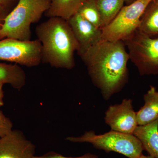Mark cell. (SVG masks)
Here are the masks:
<instances>
[{
    "label": "cell",
    "instance_id": "1",
    "mask_svg": "<svg viewBox=\"0 0 158 158\" xmlns=\"http://www.w3.org/2000/svg\"><path fill=\"white\" fill-rule=\"evenodd\" d=\"M80 56L92 83L106 100L120 92L127 83L130 58L122 40H102Z\"/></svg>",
    "mask_w": 158,
    "mask_h": 158
},
{
    "label": "cell",
    "instance_id": "2",
    "mask_svg": "<svg viewBox=\"0 0 158 158\" xmlns=\"http://www.w3.org/2000/svg\"><path fill=\"white\" fill-rule=\"evenodd\" d=\"M36 33L41 44L42 62L56 68L74 67V53L79 45L67 20L49 18L37 26Z\"/></svg>",
    "mask_w": 158,
    "mask_h": 158
},
{
    "label": "cell",
    "instance_id": "3",
    "mask_svg": "<svg viewBox=\"0 0 158 158\" xmlns=\"http://www.w3.org/2000/svg\"><path fill=\"white\" fill-rule=\"evenodd\" d=\"M50 5L49 0H19L5 18L0 30V40H30L31 25L39 21Z\"/></svg>",
    "mask_w": 158,
    "mask_h": 158
},
{
    "label": "cell",
    "instance_id": "4",
    "mask_svg": "<svg viewBox=\"0 0 158 158\" xmlns=\"http://www.w3.org/2000/svg\"><path fill=\"white\" fill-rule=\"evenodd\" d=\"M65 139L73 143H90L97 149L118 153L128 158H138L143 155L144 150L141 141L133 134L113 130L102 135L90 131L81 136L68 137Z\"/></svg>",
    "mask_w": 158,
    "mask_h": 158
},
{
    "label": "cell",
    "instance_id": "5",
    "mask_svg": "<svg viewBox=\"0 0 158 158\" xmlns=\"http://www.w3.org/2000/svg\"><path fill=\"white\" fill-rule=\"evenodd\" d=\"M123 41L141 75L158 74V37H150L138 29Z\"/></svg>",
    "mask_w": 158,
    "mask_h": 158
},
{
    "label": "cell",
    "instance_id": "6",
    "mask_svg": "<svg viewBox=\"0 0 158 158\" xmlns=\"http://www.w3.org/2000/svg\"><path fill=\"white\" fill-rule=\"evenodd\" d=\"M152 0H137L123 6L115 18L101 29L102 40L124 41L139 27L145 9Z\"/></svg>",
    "mask_w": 158,
    "mask_h": 158
},
{
    "label": "cell",
    "instance_id": "7",
    "mask_svg": "<svg viewBox=\"0 0 158 158\" xmlns=\"http://www.w3.org/2000/svg\"><path fill=\"white\" fill-rule=\"evenodd\" d=\"M0 60L28 67L37 66L42 62L41 43L38 40H0Z\"/></svg>",
    "mask_w": 158,
    "mask_h": 158
},
{
    "label": "cell",
    "instance_id": "8",
    "mask_svg": "<svg viewBox=\"0 0 158 158\" xmlns=\"http://www.w3.org/2000/svg\"><path fill=\"white\" fill-rule=\"evenodd\" d=\"M104 119L111 130L125 134H133L138 126L137 113L131 99H124L119 104L111 105L105 112Z\"/></svg>",
    "mask_w": 158,
    "mask_h": 158
},
{
    "label": "cell",
    "instance_id": "9",
    "mask_svg": "<svg viewBox=\"0 0 158 158\" xmlns=\"http://www.w3.org/2000/svg\"><path fill=\"white\" fill-rule=\"evenodd\" d=\"M35 145L19 130L0 138V158H34Z\"/></svg>",
    "mask_w": 158,
    "mask_h": 158
},
{
    "label": "cell",
    "instance_id": "10",
    "mask_svg": "<svg viewBox=\"0 0 158 158\" xmlns=\"http://www.w3.org/2000/svg\"><path fill=\"white\" fill-rule=\"evenodd\" d=\"M67 21L78 44L77 52L79 56L102 40L101 29L86 20L77 12Z\"/></svg>",
    "mask_w": 158,
    "mask_h": 158
},
{
    "label": "cell",
    "instance_id": "11",
    "mask_svg": "<svg viewBox=\"0 0 158 158\" xmlns=\"http://www.w3.org/2000/svg\"><path fill=\"white\" fill-rule=\"evenodd\" d=\"M141 141L149 156L158 158V119L148 124L138 126L133 133Z\"/></svg>",
    "mask_w": 158,
    "mask_h": 158
},
{
    "label": "cell",
    "instance_id": "12",
    "mask_svg": "<svg viewBox=\"0 0 158 158\" xmlns=\"http://www.w3.org/2000/svg\"><path fill=\"white\" fill-rule=\"evenodd\" d=\"M144 104L137 113L138 126L144 125L158 119V91L151 86L143 96Z\"/></svg>",
    "mask_w": 158,
    "mask_h": 158
},
{
    "label": "cell",
    "instance_id": "13",
    "mask_svg": "<svg viewBox=\"0 0 158 158\" xmlns=\"http://www.w3.org/2000/svg\"><path fill=\"white\" fill-rule=\"evenodd\" d=\"M49 8L44 14L47 17H59L68 21L85 0H49Z\"/></svg>",
    "mask_w": 158,
    "mask_h": 158
},
{
    "label": "cell",
    "instance_id": "14",
    "mask_svg": "<svg viewBox=\"0 0 158 158\" xmlns=\"http://www.w3.org/2000/svg\"><path fill=\"white\" fill-rule=\"evenodd\" d=\"M26 83L25 72L18 64L0 62V83L9 84L14 89L19 90Z\"/></svg>",
    "mask_w": 158,
    "mask_h": 158
},
{
    "label": "cell",
    "instance_id": "15",
    "mask_svg": "<svg viewBox=\"0 0 158 158\" xmlns=\"http://www.w3.org/2000/svg\"><path fill=\"white\" fill-rule=\"evenodd\" d=\"M138 30L151 37L158 36V0H152L140 20Z\"/></svg>",
    "mask_w": 158,
    "mask_h": 158
},
{
    "label": "cell",
    "instance_id": "16",
    "mask_svg": "<svg viewBox=\"0 0 158 158\" xmlns=\"http://www.w3.org/2000/svg\"><path fill=\"white\" fill-rule=\"evenodd\" d=\"M102 28L113 20L123 7L125 0H96Z\"/></svg>",
    "mask_w": 158,
    "mask_h": 158
},
{
    "label": "cell",
    "instance_id": "17",
    "mask_svg": "<svg viewBox=\"0 0 158 158\" xmlns=\"http://www.w3.org/2000/svg\"><path fill=\"white\" fill-rule=\"evenodd\" d=\"M77 12L97 27L101 29V20L96 0H85Z\"/></svg>",
    "mask_w": 158,
    "mask_h": 158
},
{
    "label": "cell",
    "instance_id": "18",
    "mask_svg": "<svg viewBox=\"0 0 158 158\" xmlns=\"http://www.w3.org/2000/svg\"><path fill=\"white\" fill-rule=\"evenodd\" d=\"M12 127L13 124L10 118L6 117L0 110V138L11 132Z\"/></svg>",
    "mask_w": 158,
    "mask_h": 158
},
{
    "label": "cell",
    "instance_id": "19",
    "mask_svg": "<svg viewBox=\"0 0 158 158\" xmlns=\"http://www.w3.org/2000/svg\"><path fill=\"white\" fill-rule=\"evenodd\" d=\"M34 158H100L95 155L91 153H87L81 156L76 157H66L60 154L51 152L40 156H34Z\"/></svg>",
    "mask_w": 158,
    "mask_h": 158
},
{
    "label": "cell",
    "instance_id": "20",
    "mask_svg": "<svg viewBox=\"0 0 158 158\" xmlns=\"http://www.w3.org/2000/svg\"><path fill=\"white\" fill-rule=\"evenodd\" d=\"M9 7L0 5V30L2 28L5 18L9 13Z\"/></svg>",
    "mask_w": 158,
    "mask_h": 158
},
{
    "label": "cell",
    "instance_id": "21",
    "mask_svg": "<svg viewBox=\"0 0 158 158\" xmlns=\"http://www.w3.org/2000/svg\"><path fill=\"white\" fill-rule=\"evenodd\" d=\"M4 84L0 83V108L2 106L4 105V101H3V98H4V91L3 90V87Z\"/></svg>",
    "mask_w": 158,
    "mask_h": 158
},
{
    "label": "cell",
    "instance_id": "22",
    "mask_svg": "<svg viewBox=\"0 0 158 158\" xmlns=\"http://www.w3.org/2000/svg\"><path fill=\"white\" fill-rule=\"evenodd\" d=\"M13 0H0V5L9 7Z\"/></svg>",
    "mask_w": 158,
    "mask_h": 158
},
{
    "label": "cell",
    "instance_id": "23",
    "mask_svg": "<svg viewBox=\"0 0 158 158\" xmlns=\"http://www.w3.org/2000/svg\"><path fill=\"white\" fill-rule=\"evenodd\" d=\"M136 1L137 0H125V3H126L127 5H130Z\"/></svg>",
    "mask_w": 158,
    "mask_h": 158
},
{
    "label": "cell",
    "instance_id": "24",
    "mask_svg": "<svg viewBox=\"0 0 158 158\" xmlns=\"http://www.w3.org/2000/svg\"><path fill=\"white\" fill-rule=\"evenodd\" d=\"M138 158H155L154 157H153L152 156H150L149 155L146 156H144L143 155H142V156H141L139 157H138Z\"/></svg>",
    "mask_w": 158,
    "mask_h": 158
}]
</instances>
